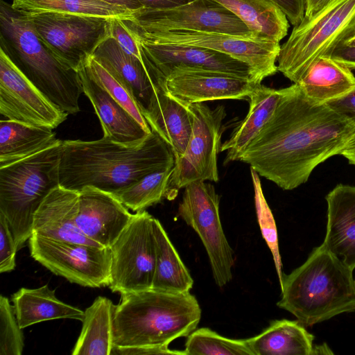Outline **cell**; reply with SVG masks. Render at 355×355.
<instances>
[{
	"label": "cell",
	"mask_w": 355,
	"mask_h": 355,
	"mask_svg": "<svg viewBox=\"0 0 355 355\" xmlns=\"http://www.w3.org/2000/svg\"><path fill=\"white\" fill-rule=\"evenodd\" d=\"M125 20L148 33L187 30L264 37L252 32L237 16L214 0H193L162 9L142 8Z\"/></svg>",
	"instance_id": "cell-13"
},
{
	"label": "cell",
	"mask_w": 355,
	"mask_h": 355,
	"mask_svg": "<svg viewBox=\"0 0 355 355\" xmlns=\"http://www.w3.org/2000/svg\"><path fill=\"white\" fill-rule=\"evenodd\" d=\"M22 329L13 305L8 297H0V355H21L24 342Z\"/></svg>",
	"instance_id": "cell-36"
},
{
	"label": "cell",
	"mask_w": 355,
	"mask_h": 355,
	"mask_svg": "<svg viewBox=\"0 0 355 355\" xmlns=\"http://www.w3.org/2000/svg\"><path fill=\"white\" fill-rule=\"evenodd\" d=\"M259 84L233 74L206 70L177 69L166 78L168 92L184 105L221 99H248Z\"/></svg>",
	"instance_id": "cell-17"
},
{
	"label": "cell",
	"mask_w": 355,
	"mask_h": 355,
	"mask_svg": "<svg viewBox=\"0 0 355 355\" xmlns=\"http://www.w3.org/2000/svg\"><path fill=\"white\" fill-rule=\"evenodd\" d=\"M355 24V0H331L294 28L281 46L277 69L297 83L319 58L331 56Z\"/></svg>",
	"instance_id": "cell-7"
},
{
	"label": "cell",
	"mask_w": 355,
	"mask_h": 355,
	"mask_svg": "<svg viewBox=\"0 0 355 355\" xmlns=\"http://www.w3.org/2000/svg\"><path fill=\"white\" fill-rule=\"evenodd\" d=\"M85 68L92 78L119 103L148 133L152 132L132 89L122 78L107 69L93 57Z\"/></svg>",
	"instance_id": "cell-34"
},
{
	"label": "cell",
	"mask_w": 355,
	"mask_h": 355,
	"mask_svg": "<svg viewBox=\"0 0 355 355\" xmlns=\"http://www.w3.org/2000/svg\"><path fill=\"white\" fill-rule=\"evenodd\" d=\"M133 214L112 193L93 187L79 191L77 225L89 239L110 248Z\"/></svg>",
	"instance_id": "cell-18"
},
{
	"label": "cell",
	"mask_w": 355,
	"mask_h": 355,
	"mask_svg": "<svg viewBox=\"0 0 355 355\" xmlns=\"http://www.w3.org/2000/svg\"><path fill=\"white\" fill-rule=\"evenodd\" d=\"M62 141L20 161L0 167V214L7 220L17 250L33 234L34 214L59 184Z\"/></svg>",
	"instance_id": "cell-6"
},
{
	"label": "cell",
	"mask_w": 355,
	"mask_h": 355,
	"mask_svg": "<svg viewBox=\"0 0 355 355\" xmlns=\"http://www.w3.org/2000/svg\"><path fill=\"white\" fill-rule=\"evenodd\" d=\"M187 106L193 121L191 133L184 154L175 161L166 199L173 200L180 189L196 181H218L217 156L220 152L223 105L211 109L204 103Z\"/></svg>",
	"instance_id": "cell-10"
},
{
	"label": "cell",
	"mask_w": 355,
	"mask_h": 355,
	"mask_svg": "<svg viewBox=\"0 0 355 355\" xmlns=\"http://www.w3.org/2000/svg\"><path fill=\"white\" fill-rule=\"evenodd\" d=\"M173 168L150 173L113 195L128 209L142 211L167 196Z\"/></svg>",
	"instance_id": "cell-33"
},
{
	"label": "cell",
	"mask_w": 355,
	"mask_h": 355,
	"mask_svg": "<svg viewBox=\"0 0 355 355\" xmlns=\"http://www.w3.org/2000/svg\"><path fill=\"white\" fill-rule=\"evenodd\" d=\"M237 16L254 33L279 42L288 33L286 15L270 0H214Z\"/></svg>",
	"instance_id": "cell-31"
},
{
	"label": "cell",
	"mask_w": 355,
	"mask_h": 355,
	"mask_svg": "<svg viewBox=\"0 0 355 355\" xmlns=\"http://www.w3.org/2000/svg\"><path fill=\"white\" fill-rule=\"evenodd\" d=\"M17 247L6 218L0 214V272L13 270L16 266Z\"/></svg>",
	"instance_id": "cell-38"
},
{
	"label": "cell",
	"mask_w": 355,
	"mask_h": 355,
	"mask_svg": "<svg viewBox=\"0 0 355 355\" xmlns=\"http://www.w3.org/2000/svg\"><path fill=\"white\" fill-rule=\"evenodd\" d=\"M324 248L351 270L355 268V186L339 184L325 197Z\"/></svg>",
	"instance_id": "cell-20"
},
{
	"label": "cell",
	"mask_w": 355,
	"mask_h": 355,
	"mask_svg": "<svg viewBox=\"0 0 355 355\" xmlns=\"http://www.w3.org/2000/svg\"><path fill=\"white\" fill-rule=\"evenodd\" d=\"M201 318L196 297L153 288L121 295L113 320V343L118 347L168 345L188 336Z\"/></svg>",
	"instance_id": "cell-4"
},
{
	"label": "cell",
	"mask_w": 355,
	"mask_h": 355,
	"mask_svg": "<svg viewBox=\"0 0 355 355\" xmlns=\"http://www.w3.org/2000/svg\"><path fill=\"white\" fill-rule=\"evenodd\" d=\"M312 101L326 103L355 87L352 69L331 56L316 60L296 83Z\"/></svg>",
	"instance_id": "cell-26"
},
{
	"label": "cell",
	"mask_w": 355,
	"mask_h": 355,
	"mask_svg": "<svg viewBox=\"0 0 355 355\" xmlns=\"http://www.w3.org/2000/svg\"><path fill=\"white\" fill-rule=\"evenodd\" d=\"M141 6L149 9L172 8L187 3L193 0H137Z\"/></svg>",
	"instance_id": "cell-44"
},
{
	"label": "cell",
	"mask_w": 355,
	"mask_h": 355,
	"mask_svg": "<svg viewBox=\"0 0 355 355\" xmlns=\"http://www.w3.org/2000/svg\"><path fill=\"white\" fill-rule=\"evenodd\" d=\"M0 114L9 120L54 129L68 114L51 102L0 47Z\"/></svg>",
	"instance_id": "cell-15"
},
{
	"label": "cell",
	"mask_w": 355,
	"mask_h": 355,
	"mask_svg": "<svg viewBox=\"0 0 355 355\" xmlns=\"http://www.w3.org/2000/svg\"><path fill=\"white\" fill-rule=\"evenodd\" d=\"M92 57L128 84L142 113L162 90L166 89L165 83L156 80L140 60L126 53L112 37L98 46Z\"/></svg>",
	"instance_id": "cell-22"
},
{
	"label": "cell",
	"mask_w": 355,
	"mask_h": 355,
	"mask_svg": "<svg viewBox=\"0 0 355 355\" xmlns=\"http://www.w3.org/2000/svg\"><path fill=\"white\" fill-rule=\"evenodd\" d=\"M174 165L171 148L153 132L134 144L105 137L94 141L64 140L60 153L59 184L77 191L93 187L114 194Z\"/></svg>",
	"instance_id": "cell-2"
},
{
	"label": "cell",
	"mask_w": 355,
	"mask_h": 355,
	"mask_svg": "<svg viewBox=\"0 0 355 355\" xmlns=\"http://www.w3.org/2000/svg\"><path fill=\"white\" fill-rule=\"evenodd\" d=\"M146 354H182L184 351H175L168 348V345L118 347L114 346L110 355H146Z\"/></svg>",
	"instance_id": "cell-41"
},
{
	"label": "cell",
	"mask_w": 355,
	"mask_h": 355,
	"mask_svg": "<svg viewBox=\"0 0 355 355\" xmlns=\"http://www.w3.org/2000/svg\"><path fill=\"white\" fill-rule=\"evenodd\" d=\"M116 305L107 297H97L84 311L82 329L73 355H110Z\"/></svg>",
	"instance_id": "cell-29"
},
{
	"label": "cell",
	"mask_w": 355,
	"mask_h": 355,
	"mask_svg": "<svg viewBox=\"0 0 355 355\" xmlns=\"http://www.w3.org/2000/svg\"><path fill=\"white\" fill-rule=\"evenodd\" d=\"M12 302L21 329L55 319L82 321L84 317V311L61 301L48 284L36 288H21L12 295Z\"/></svg>",
	"instance_id": "cell-25"
},
{
	"label": "cell",
	"mask_w": 355,
	"mask_h": 355,
	"mask_svg": "<svg viewBox=\"0 0 355 355\" xmlns=\"http://www.w3.org/2000/svg\"><path fill=\"white\" fill-rule=\"evenodd\" d=\"M184 189L178 215L199 236L207 253L214 279L222 287L232 278L234 261L220 222V197L214 187L205 181L191 182Z\"/></svg>",
	"instance_id": "cell-11"
},
{
	"label": "cell",
	"mask_w": 355,
	"mask_h": 355,
	"mask_svg": "<svg viewBox=\"0 0 355 355\" xmlns=\"http://www.w3.org/2000/svg\"><path fill=\"white\" fill-rule=\"evenodd\" d=\"M1 47L23 74L55 105L68 114L80 111L83 92L78 72L45 46L29 16L0 1Z\"/></svg>",
	"instance_id": "cell-5"
},
{
	"label": "cell",
	"mask_w": 355,
	"mask_h": 355,
	"mask_svg": "<svg viewBox=\"0 0 355 355\" xmlns=\"http://www.w3.org/2000/svg\"><path fill=\"white\" fill-rule=\"evenodd\" d=\"M78 72L83 92L90 101L101 122L103 137L121 144H134L150 134L92 78L85 67Z\"/></svg>",
	"instance_id": "cell-21"
},
{
	"label": "cell",
	"mask_w": 355,
	"mask_h": 355,
	"mask_svg": "<svg viewBox=\"0 0 355 355\" xmlns=\"http://www.w3.org/2000/svg\"><path fill=\"white\" fill-rule=\"evenodd\" d=\"M326 104L355 127V87L345 95Z\"/></svg>",
	"instance_id": "cell-40"
},
{
	"label": "cell",
	"mask_w": 355,
	"mask_h": 355,
	"mask_svg": "<svg viewBox=\"0 0 355 355\" xmlns=\"http://www.w3.org/2000/svg\"><path fill=\"white\" fill-rule=\"evenodd\" d=\"M184 352L185 355H254L247 339H230L209 328L192 331Z\"/></svg>",
	"instance_id": "cell-35"
},
{
	"label": "cell",
	"mask_w": 355,
	"mask_h": 355,
	"mask_svg": "<svg viewBox=\"0 0 355 355\" xmlns=\"http://www.w3.org/2000/svg\"><path fill=\"white\" fill-rule=\"evenodd\" d=\"M255 189V202L258 221L264 239L266 240L273 256L276 270L279 282L283 272L282 264L279 251L277 232L275 221L262 193L257 173L251 169Z\"/></svg>",
	"instance_id": "cell-37"
},
{
	"label": "cell",
	"mask_w": 355,
	"mask_h": 355,
	"mask_svg": "<svg viewBox=\"0 0 355 355\" xmlns=\"http://www.w3.org/2000/svg\"><path fill=\"white\" fill-rule=\"evenodd\" d=\"M286 87L273 89L259 84L249 96V111L221 144L220 152L227 151L224 163L238 161L244 150L268 123Z\"/></svg>",
	"instance_id": "cell-24"
},
{
	"label": "cell",
	"mask_w": 355,
	"mask_h": 355,
	"mask_svg": "<svg viewBox=\"0 0 355 355\" xmlns=\"http://www.w3.org/2000/svg\"><path fill=\"white\" fill-rule=\"evenodd\" d=\"M78 201L79 191L60 185L53 189L34 214L33 234L59 241L101 247L87 238L78 226Z\"/></svg>",
	"instance_id": "cell-19"
},
{
	"label": "cell",
	"mask_w": 355,
	"mask_h": 355,
	"mask_svg": "<svg viewBox=\"0 0 355 355\" xmlns=\"http://www.w3.org/2000/svg\"><path fill=\"white\" fill-rule=\"evenodd\" d=\"M314 338L298 320L282 319L247 341L254 355H313Z\"/></svg>",
	"instance_id": "cell-27"
},
{
	"label": "cell",
	"mask_w": 355,
	"mask_h": 355,
	"mask_svg": "<svg viewBox=\"0 0 355 355\" xmlns=\"http://www.w3.org/2000/svg\"><path fill=\"white\" fill-rule=\"evenodd\" d=\"M331 0H305V17H309L318 12Z\"/></svg>",
	"instance_id": "cell-45"
},
{
	"label": "cell",
	"mask_w": 355,
	"mask_h": 355,
	"mask_svg": "<svg viewBox=\"0 0 355 355\" xmlns=\"http://www.w3.org/2000/svg\"><path fill=\"white\" fill-rule=\"evenodd\" d=\"M28 16L45 46L76 71L84 68L98 46L111 37L112 18L58 12Z\"/></svg>",
	"instance_id": "cell-9"
},
{
	"label": "cell",
	"mask_w": 355,
	"mask_h": 355,
	"mask_svg": "<svg viewBox=\"0 0 355 355\" xmlns=\"http://www.w3.org/2000/svg\"><path fill=\"white\" fill-rule=\"evenodd\" d=\"M331 57L345 64L350 69H355V46L338 45Z\"/></svg>",
	"instance_id": "cell-43"
},
{
	"label": "cell",
	"mask_w": 355,
	"mask_h": 355,
	"mask_svg": "<svg viewBox=\"0 0 355 355\" xmlns=\"http://www.w3.org/2000/svg\"><path fill=\"white\" fill-rule=\"evenodd\" d=\"M338 45L350 47L355 46V24L352 28V29L347 33V35L343 37V39L339 43Z\"/></svg>",
	"instance_id": "cell-48"
},
{
	"label": "cell",
	"mask_w": 355,
	"mask_h": 355,
	"mask_svg": "<svg viewBox=\"0 0 355 355\" xmlns=\"http://www.w3.org/2000/svg\"><path fill=\"white\" fill-rule=\"evenodd\" d=\"M286 16L293 26L300 24L305 15V0H270Z\"/></svg>",
	"instance_id": "cell-42"
},
{
	"label": "cell",
	"mask_w": 355,
	"mask_h": 355,
	"mask_svg": "<svg viewBox=\"0 0 355 355\" xmlns=\"http://www.w3.org/2000/svg\"><path fill=\"white\" fill-rule=\"evenodd\" d=\"M28 241L31 257L53 273L85 287L109 286L110 248L59 241L35 234Z\"/></svg>",
	"instance_id": "cell-14"
},
{
	"label": "cell",
	"mask_w": 355,
	"mask_h": 355,
	"mask_svg": "<svg viewBox=\"0 0 355 355\" xmlns=\"http://www.w3.org/2000/svg\"><path fill=\"white\" fill-rule=\"evenodd\" d=\"M143 115L152 132L171 148L175 161L184 153L192 130V116L187 106L162 90Z\"/></svg>",
	"instance_id": "cell-23"
},
{
	"label": "cell",
	"mask_w": 355,
	"mask_h": 355,
	"mask_svg": "<svg viewBox=\"0 0 355 355\" xmlns=\"http://www.w3.org/2000/svg\"><path fill=\"white\" fill-rule=\"evenodd\" d=\"M53 129L6 119L0 121V167L20 161L56 143Z\"/></svg>",
	"instance_id": "cell-28"
},
{
	"label": "cell",
	"mask_w": 355,
	"mask_h": 355,
	"mask_svg": "<svg viewBox=\"0 0 355 355\" xmlns=\"http://www.w3.org/2000/svg\"><path fill=\"white\" fill-rule=\"evenodd\" d=\"M131 32L141 46L146 67L153 76L166 80L177 69L206 70L227 73L255 81L248 64L228 55L202 47L157 43Z\"/></svg>",
	"instance_id": "cell-16"
},
{
	"label": "cell",
	"mask_w": 355,
	"mask_h": 355,
	"mask_svg": "<svg viewBox=\"0 0 355 355\" xmlns=\"http://www.w3.org/2000/svg\"><path fill=\"white\" fill-rule=\"evenodd\" d=\"M155 218L146 210L133 214L110 247L109 288L121 294L152 288L157 257Z\"/></svg>",
	"instance_id": "cell-8"
},
{
	"label": "cell",
	"mask_w": 355,
	"mask_h": 355,
	"mask_svg": "<svg viewBox=\"0 0 355 355\" xmlns=\"http://www.w3.org/2000/svg\"><path fill=\"white\" fill-rule=\"evenodd\" d=\"M121 7L128 8L132 11H137L143 7L137 0H97Z\"/></svg>",
	"instance_id": "cell-47"
},
{
	"label": "cell",
	"mask_w": 355,
	"mask_h": 355,
	"mask_svg": "<svg viewBox=\"0 0 355 355\" xmlns=\"http://www.w3.org/2000/svg\"><path fill=\"white\" fill-rule=\"evenodd\" d=\"M353 270L321 244L305 262L279 282L277 306L294 315L305 327L355 311Z\"/></svg>",
	"instance_id": "cell-3"
},
{
	"label": "cell",
	"mask_w": 355,
	"mask_h": 355,
	"mask_svg": "<svg viewBox=\"0 0 355 355\" xmlns=\"http://www.w3.org/2000/svg\"><path fill=\"white\" fill-rule=\"evenodd\" d=\"M355 127L326 103L309 98L294 83L239 161L284 190L307 182L320 164L338 155Z\"/></svg>",
	"instance_id": "cell-1"
},
{
	"label": "cell",
	"mask_w": 355,
	"mask_h": 355,
	"mask_svg": "<svg viewBox=\"0 0 355 355\" xmlns=\"http://www.w3.org/2000/svg\"><path fill=\"white\" fill-rule=\"evenodd\" d=\"M340 155L346 158L350 164L355 166V132L348 140Z\"/></svg>",
	"instance_id": "cell-46"
},
{
	"label": "cell",
	"mask_w": 355,
	"mask_h": 355,
	"mask_svg": "<svg viewBox=\"0 0 355 355\" xmlns=\"http://www.w3.org/2000/svg\"><path fill=\"white\" fill-rule=\"evenodd\" d=\"M111 37L126 53L137 58L146 67L141 46L123 19H112Z\"/></svg>",
	"instance_id": "cell-39"
},
{
	"label": "cell",
	"mask_w": 355,
	"mask_h": 355,
	"mask_svg": "<svg viewBox=\"0 0 355 355\" xmlns=\"http://www.w3.org/2000/svg\"><path fill=\"white\" fill-rule=\"evenodd\" d=\"M123 21L135 34L152 42L202 47L228 55L248 64L258 83L278 71L276 62L281 46L269 38L187 30L148 33Z\"/></svg>",
	"instance_id": "cell-12"
},
{
	"label": "cell",
	"mask_w": 355,
	"mask_h": 355,
	"mask_svg": "<svg viewBox=\"0 0 355 355\" xmlns=\"http://www.w3.org/2000/svg\"><path fill=\"white\" fill-rule=\"evenodd\" d=\"M12 7L26 15L42 12L130 19L135 12L128 8L97 0H12Z\"/></svg>",
	"instance_id": "cell-32"
},
{
	"label": "cell",
	"mask_w": 355,
	"mask_h": 355,
	"mask_svg": "<svg viewBox=\"0 0 355 355\" xmlns=\"http://www.w3.org/2000/svg\"><path fill=\"white\" fill-rule=\"evenodd\" d=\"M154 230L157 257L152 288L174 293H189L193 280L163 226L155 218Z\"/></svg>",
	"instance_id": "cell-30"
}]
</instances>
